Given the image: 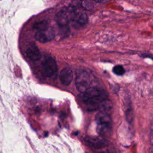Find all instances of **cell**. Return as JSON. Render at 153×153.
I'll return each instance as SVG.
<instances>
[{
	"label": "cell",
	"instance_id": "6da1fadb",
	"mask_svg": "<svg viewBox=\"0 0 153 153\" xmlns=\"http://www.w3.org/2000/svg\"><path fill=\"white\" fill-rule=\"evenodd\" d=\"M105 93L97 88H89L82 93V99L87 104L88 111H94L97 109L99 104L106 98Z\"/></svg>",
	"mask_w": 153,
	"mask_h": 153
},
{
	"label": "cell",
	"instance_id": "7a4b0ae2",
	"mask_svg": "<svg viewBox=\"0 0 153 153\" xmlns=\"http://www.w3.org/2000/svg\"><path fill=\"white\" fill-rule=\"evenodd\" d=\"M76 11V8L72 5L63 8L56 14V20L61 29H68V25L71 23Z\"/></svg>",
	"mask_w": 153,
	"mask_h": 153
},
{
	"label": "cell",
	"instance_id": "3957f363",
	"mask_svg": "<svg viewBox=\"0 0 153 153\" xmlns=\"http://www.w3.org/2000/svg\"><path fill=\"white\" fill-rule=\"evenodd\" d=\"M75 82L77 90L82 93H84L90 86L91 78L89 73L84 69H76L75 71Z\"/></svg>",
	"mask_w": 153,
	"mask_h": 153
},
{
	"label": "cell",
	"instance_id": "277c9868",
	"mask_svg": "<svg viewBox=\"0 0 153 153\" xmlns=\"http://www.w3.org/2000/svg\"><path fill=\"white\" fill-rule=\"evenodd\" d=\"M57 71V65L56 60L51 56L47 57L42 65V74L45 76L50 77L54 75Z\"/></svg>",
	"mask_w": 153,
	"mask_h": 153
},
{
	"label": "cell",
	"instance_id": "5b68a950",
	"mask_svg": "<svg viewBox=\"0 0 153 153\" xmlns=\"http://www.w3.org/2000/svg\"><path fill=\"white\" fill-rule=\"evenodd\" d=\"M85 142L90 146L96 149H101L108 145V142L105 137L102 136H86Z\"/></svg>",
	"mask_w": 153,
	"mask_h": 153
},
{
	"label": "cell",
	"instance_id": "8992f818",
	"mask_svg": "<svg viewBox=\"0 0 153 153\" xmlns=\"http://www.w3.org/2000/svg\"><path fill=\"white\" fill-rule=\"evenodd\" d=\"M55 33L51 27H47L46 29L36 32L35 37V39L40 42L45 43L54 39Z\"/></svg>",
	"mask_w": 153,
	"mask_h": 153
},
{
	"label": "cell",
	"instance_id": "52a82bcc",
	"mask_svg": "<svg viewBox=\"0 0 153 153\" xmlns=\"http://www.w3.org/2000/svg\"><path fill=\"white\" fill-rule=\"evenodd\" d=\"M88 22V17L85 13L76 11L71 22L74 27L80 29L87 25Z\"/></svg>",
	"mask_w": 153,
	"mask_h": 153
},
{
	"label": "cell",
	"instance_id": "ba28073f",
	"mask_svg": "<svg viewBox=\"0 0 153 153\" xmlns=\"http://www.w3.org/2000/svg\"><path fill=\"white\" fill-rule=\"evenodd\" d=\"M26 53L27 56L32 61H37L41 57V53L34 42H31L28 46Z\"/></svg>",
	"mask_w": 153,
	"mask_h": 153
},
{
	"label": "cell",
	"instance_id": "9c48e42d",
	"mask_svg": "<svg viewBox=\"0 0 153 153\" xmlns=\"http://www.w3.org/2000/svg\"><path fill=\"white\" fill-rule=\"evenodd\" d=\"M59 78L61 82L65 85H69L73 79V72L69 68H63L60 73Z\"/></svg>",
	"mask_w": 153,
	"mask_h": 153
},
{
	"label": "cell",
	"instance_id": "30bf717a",
	"mask_svg": "<svg viewBox=\"0 0 153 153\" xmlns=\"http://www.w3.org/2000/svg\"><path fill=\"white\" fill-rule=\"evenodd\" d=\"M72 5L88 11L92 10L94 8V4L91 0H73Z\"/></svg>",
	"mask_w": 153,
	"mask_h": 153
},
{
	"label": "cell",
	"instance_id": "8fae6325",
	"mask_svg": "<svg viewBox=\"0 0 153 153\" xmlns=\"http://www.w3.org/2000/svg\"><path fill=\"white\" fill-rule=\"evenodd\" d=\"M96 121L97 124H111V118L109 114L99 112L96 116Z\"/></svg>",
	"mask_w": 153,
	"mask_h": 153
},
{
	"label": "cell",
	"instance_id": "7c38bea8",
	"mask_svg": "<svg viewBox=\"0 0 153 153\" xmlns=\"http://www.w3.org/2000/svg\"><path fill=\"white\" fill-rule=\"evenodd\" d=\"M97 131L100 136H109L112 133L111 124H97Z\"/></svg>",
	"mask_w": 153,
	"mask_h": 153
},
{
	"label": "cell",
	"instance_id": "4fadbf2b",
	"mask_svg": "<svg viewBox=\"0 0 153 153\" xmlns=\"http://www.w3.org/2000/svg\"><path fill=\"white\" fill-rule=\"evenodd\" d=\"M112 104L110 100L108 99L107 98L105 99L102 100L98 105L97 109H99L100 112H106L109 114V112L112 110Z\"/></svg>",
	"mask_w": 153,
	"mask_h": 153
},
{
	"label": "cell",
	"instance_id": "5bb4252c",
	"mask_svg": "<svg viewBox=\"0 0 153 153\" xmlns=\"http://www.w3.org/2000/svg\"><path fill=\"white\" fill-rule=\"evenodd\" d=\"M33 27L34 29L38 31L43 30L48 27V22L46 20H41L36 22L33 25Z\"/></svg>",
	"mask_w": 153,
	"mask_h": 153
},
{
	"label": "cell",
	"instance_id": "9a60e30c",
	"mask_svg": "<svg viewBox=\"0 0 153 153\" xmlns=\"http://www.w3.org/2000/svg\"><path fill=\"white\" fill-rule=\"evenodd\" d=\"M127 109L126 111V120L128 121V123H131L133 121L134 118V114L133 110L131 108H128V106H127Z\"/></svg>",
	"mask_w": 153,
	"mask_h": 153
},
{
	"label": "cell",
	"instance_id": "2e32d148",
	"mask_svg": "<svg viewBox=\"0 0 153 153\" xmlns=\"http://www.w3.org/2000/svg\"><path fill=\"white\" fill-rule=\"evenodd\" d=\"M114 74H115L117 75H122L124 74L125 70L123 66L121 65H117L115 66L112 69Z\"/></svg>",
	"mask_w": 153,
	"mask_h": 153
},
{
	"label": "cell",
	"instance_id": "e0dca14e",
	"mask_svg": "<svg viewBox=\"0 0 153 153\" xmlns=\"http://www.w3.org/2000/svg\"><path fill=\"white\" fill-rule=\"evenodd\" d=\"M96 2H102L103 1V0H92Z\"/></svg>",
	"mask_w": 153,
	"mask_h": 153
},
{
	"label": "cell",
	"instance_id": "ac0fdd59",
	"mask_svg": "<svg viewBox=\"0 0 153 153\" xmlns=\"http://www.w3.org/2000/svg\"><path fill=\"white\" fill-rule=\"evenodd\" d=\"M151 153H153V147H152V148L151 149Z\"/></svg>",
	"mask_w": 153,
	"mask_h": 153
},
{
	"label": "cell",
	"instance_id": "d6986e66",
	"mask_svg": "<svg viewBox=\"0 0 153 153\" xmlns=\"http://www.w3.org/2000/svg\"><path fill=\"white\" fill-rule=\"evenodd\" d=\"M102 153H109V152H103Z\"/></svg>",
	"mask_w": 153,
	"mask_h": 153
}]
</instances>
